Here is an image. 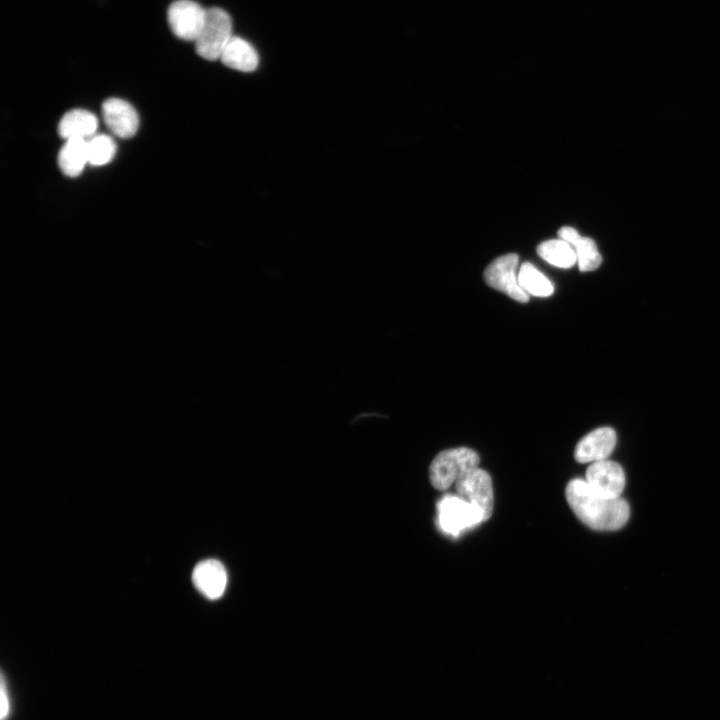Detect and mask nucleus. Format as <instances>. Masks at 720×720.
Instances as JSON below:
<instances>
[{
    "mask_svg": "<svg viewBox=\"0 0 720 720\" xmlns=\"http://www.w3.org/2000/svg\"><path fill=\"white\" fill-rule=\"evenodd\" d=\"M565 496L576 517L591 529L618 530L629 519L630 508L624 499L600 496L590 489L584 479H572L566 486Z\"/></svg>",
    "mask_w": 720,
    "mask_h": 720,
    "instance_id": "nucleus-1",
    "label": "nucleus"
},
{
    "mask_svg": "<svg viewBox=\"0 0 720 720\" xmlns=\"http://www.w3.org/2000/svg\"><path fill=\"white\" fill-rule=\"evenodd\" d=\"M480 458L468 447L446 449L439 452L429 466V480L437 490H446L466 472L479 467Z\"/></svg>",
    "mask_w": 720,
    "mask_h": 720,
    "instance_id": "nucleus-2",
    "label": "nucleus"
},
{
    "mask_svg": "<svg viewBox=\"0 0 720 720\" xmlns=\"http://www.w3.org/2000/svg\"><path fill=\"white\" fill-rule=\"evenodd\" d=\"M232 37L230 15L219 7L208 8L203 27L194 42L196 53L209 61L220 59Z\"/></svg>",
    "mask_w": 720,
    "mask_h": 720,
    "instance_id": "nucleus-3",
    "label": "nucleus"
},
{
    "mask_svg": "<svg viewBox=\"0 0 720 720\" xmlns=\"http://www.w3.org/2000/svg\"><path fill=\"white\" fill-rule=\"evenodd\" d=\"M484 521L482 511L458 494H446L437 503V522L447 535L457 537Z\"/></svg>",
    "mask_w": 720,
    "mask_h": 720,
    "instance_id": "nucleus-4",
    "label": "nucleus"
},
{
    "mask_svg": "<svg viewBox=\"0 0 720 720\" xmlns=\"http://www.w3.org/2000/svg\"><path fill=\"white\" fill-rule=\"evenodd\" d=\"M517 267V254L502 255L486 267L484 280L491 288L506 294L515 301L526 303L529 296L519 285Z\"/></svg>",
    "mask_w": 720,
    "mask_h": 720,
    "instance_id": "nucleus-5",
    "label": "nucleus"
},
{
    "mask_svg": "<svg viewBox=\"0 0 720 720\" xmlns=\"http://www.w3.org/2000/svg\"><path fill=\"white\" fill-rule=\"evenodd\" d=\"M206 10L194 0L173 1L167 10L171 31L181 40L195 42L203 27Z\"/></svg>",
    "mask_w": 720,
    "mask_h": 720,
    "instance_id": "nucleus-6",
    "label": "nucleus"
},
{
    "mask_svg": "<svg viewBox=\"0 0 720 720\" xmlns=\"http://www.w3.org/2000/svg\"><path fill=\"white\" fill-rule=\"evenodd\" d=\"M459 496L479 508L488 520L493 512L494 493L492 479L488 472L480 467L473 468L455 482Z\"/></svg>",
    "mask_w": 720,
    "mask_h": 720,
    "instance_id": "nucleus-7",
    "label": "nucleus"
},
{
    "mask_svg": "<svg viewBox=\"0 0 720 720\" xmlns=\"http://www.w3.org/2000/svg\"><path fill=\"white\" fill-rule=\"evenodd\" d=\"M585 481L596 494L615 499L624 491L625 473L618 463L606 459L589 465Z\"/></svg>",
    "mask_w": 720,
    "mask_h": 720,
    "instance_id": "nucleus-8",
    "label": "nucleus"
},
{
    "mask_svg": "<svg viewBox=\"0 0 720 720\" xmlns=\"http://www.w3.org/2000/svg\"><path fill=\"white\" fill-rule=\"evenodd\" d=\"M617 435L613 428L603 426L586 434L576 445L574 458L579 463H594L608 459L615 449Z\"/></svg>",
    "mask_w": 720,
    "mask_h": 720,
    "instance_id": "nucleus-9",
    "label": "nucleus"
},
{
    "mask_svg": "<svg viewBox=\"0 0 720 720\" xmlns=\"http://www.w3.org/2000/svg\"><path fill=\"white\" fill-rule=\"evenodd\" d=\"M102 115L108 129L120 138L135 135L139 126L136 110L127 101L109 98L102 105Z\"/></svg>",
    "mask_w": 720,
    "mask_h": 720,
    "instance_id": "nucleus-10",
    "label": "nucleus"
},
{
    "mask_svg": "<svg viewBox=\"0 0 720 720\" xmlns=\"http://www.w3.org/2000/svg\"><path fill=\"white\" fill-rule=\"evenodd\" d=\"M192 581L197 590L206 598H220L227 586V572L223 564L215 559L199 562L192 573Z\"/></svg>",
    "mask_w": 720,
    "mask_h": 720,
    "instance_id": "nucleus-11",
    "label": "nucleus"
},
{
    "mask_svg": "<svg viewBox=\"0 0 720 720\" xmlns=\"http://www.w3.org/2000/svg\"><path fill=\"white\" fill-rule=\"evenodd\" d=\"M558 236L574 248L580 271H593L601 265L602 257L593 239L581 237L574 228L568 226L560 228Z\"/></svg>",
    "mask_w": 720,
    "mask_h": 720,
    "instance_id": "nucleus-12",
    "label": "nucleus"
},
{
    "mask_svg": "<svg viewBox=\"0 0 720 720\" xmlns=\"http://www.w3.org/2000/svg\"><path fill=\"white\" fill-rule=\"evenodd\" d=\"M98 128V119L90 111L73 109L63 115L58 124L59 135L67 139L80 138L88 140Z\"/></svg>",
    "mask_w": 720,
    "mask_h": 720,
    "instance_id": "nucleus-13",
    "label": "nucleus"
},
{
    "mask_svg": "<svg viewBox=\"0 0 720 720\" xmlns=\"http://www.w3.org/2000/svg\"><path fill=\"white\" fill-rule=\"evenodd\" d=\"M221 62L240 72H253L259 64V56L255 48L245 39L233 36L225 47Z\"/></svg>",
    "mask_w": 720,
    "mask_h": 720,
    "instance_id": "nucleus-14",
    "label": "nucleus"
},
{
    "mask_svg": "<svg viewBox=\"0 0 720 720\" xmlns=\"http://www.w3.org/2000/svg\"><path fill=\"white\" fill-rule=\"evenodd\" d=\"M88 163L87 140L80 138L67 139L58 154V165L61 171L76 177Z\"/></svg>",
    "mask_w": 720,
    "mask_h": 720,
    "instance_id": "nucleus-15",
    "label": "nucleus"
},
{
    "mask_svg": "<svg viewBox=\"0 0 720 720\" xmlns=\"http://www.w3.org/2000/svg\"><path fill=\"white\" fill-rule=\"evenodd\" d=\"M539 256L559 268H570L577 262L574 248L562 239H550L537 247Z\"/></svg>",
    "mask_w": 720,
    "mask_h": 720,
    "instance_id": "nucleus-16",
    "label": "nucleus"
},
{
    "mask_svg": "<svg viewBox=\"0 0 720 720\" xmlns=\"http://www.w3.org/2000/svg\"><path fill=\"white\" fill-rule=\"evenodd\" d=\"M518 282L528 295L548 297L554 292L552 282L529 262L520 266Z\"/></svg>",
    "mask_w": 720,
    "mask_h": 720,
    "instance_id": "nucleus-17",
    "label": "nucleus"
},
{
    "mask_svg": "<svg viewBox=\"0 0 720 720\" xmlns=\"http://www.w3.org/2000/svg\"><path fill=\"white\" fill-rule=\"evenodd\" d=\"M88 163L102 166L109 163L116 153V143L112 137L96 134L87 140Z\"/></svg>",
    "mask_w": 720,
    "mask_h": 720,
    "instance_id": "nucleus-18",
    "label": "nucleus"
},
{
    "mask_svg": "<svg viewBox=\"0 0 720 720\" xmlns=\"http://www.w3.org/2000/svg\"><path fill=\"white\" fill-rule=\"evenodd\" d=\"M8 681L4 674L1 676V720H7L11 714V698L8 689Z\"/></svg>",
    "mask_w": 720,
    "mask_h": 720,
    "instance_id": "nucleus-19",
    "label": "nucleus"
}]
</instances>
